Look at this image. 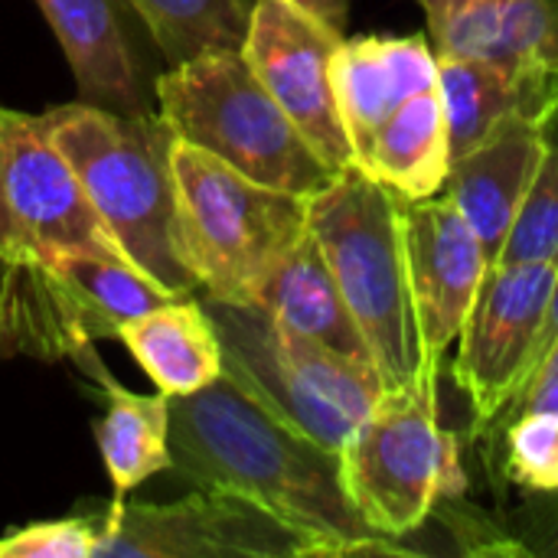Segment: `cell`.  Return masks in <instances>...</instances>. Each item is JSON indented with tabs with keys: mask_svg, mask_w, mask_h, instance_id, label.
I'll return each instance as SVG.
<instances>
[{
	"mask_svg": "<svg viewBox=\"0 0 558 558\" xmlns=\"http://www.w3.org/2000/svg\"><path fill=\"white\" fill-rule=\"evenodd\" d=\"M170 468L196 487L239 494L317 543L320 556H402L347 494L340 451L281 422L229 376L170 399Z\"/></svg>",
	"mask_w": 558,
	"mask_h": 558,
	"instance_id": "cell-1",
	"label": "cell"
},
{
	"mask_svg": "<svg viewBox=\"0 0 558 558\" xmlns=\"http://www.w3.org/2000/svg\"><path fill=\"white\" fill-rule=\"evenodd\" d=\"M52 144L75 170L118 252L160 288L190 298L193 275L177 255V134L160 111L118 114L85 101L43 111Z\"/></svg>",
	"mask_w": 558,
	"mask_h": 558,
	"instance_id": "cell-2",
	"label": "cell"
},
{
	"mask_svg": "<svg viewBox=\"0 0 558 558\" xmlns=\"http://www.w3.org/2000/svg\"><path fill=\"white\" fill-rule=\"evenodd\" d=\"M314 232L386 389L438 379L412 301L402 199L356 163L307 199Z\"/></svg>",
	"mask_w": 558,
	"mask_h": 558,
	"instance_id": "cell-3",
	"label": "cell"
},
{
	"mask_svg": "<svg viewBox=\"0 0 558 558\" xmlns=\"http://www.w3.org/2000/svg\"><path fill=\"white\" fill-rule=\"evenodd\" d=\"M177 255L209 301L255 304L271 268L307 232V199L262 186L177 137Z\"/></svg>",
	"mask_w": 558,
	"mask_h": 558,
	"instance_id": "cell-4",
	"label": "cell"
},
{
	"mask_svg": "<svg viewBox=\"0 0 558 558\" xmlns=\"http://www.w3.org/2000/svg\"><path fill=\"white\" fill-rule=\"evenodd\" d=\"M157 111L180 141L262 186L311 199L337 177L252 72L242 49L203 52L160 72Z\"/></svg>",
	"mask_w": 558,
	"mask_h": 558,
	"instance_id": "cell-5",
	"label": "cell"
},
{
	"mask_svg": "<svg viewBox=\"0 0 558 558\" xmlns=\"http://www.w3.org/2000/svg\"><path fill=\"white\" fill-rule=\"evenodd\" d=\"M222 347V376L291 428L340 451L386 392L373 366L288 330L258 304L203 301Z\"/></svg>",
	"mask_w": 558,
	"mask_h": 558,
	"instance_id": "cell-6",
	"label": "cell"
},
{
	"mask_svg": "<svg viewBox=\"0 0 558 558\" xmlns=\"http://www.w3.org/2000/svg\"><path fill=\"white\" fill-rule=\"evenodd\" d=\"M173 298L180 294L108 255L59 252L0 262V356L72 360Z\"/></svg>",
	"mask_w": 558,
	"mask_h": 558,
	"instance_id": "cell-7",
	"label": "cell"
},
{
	"mask_svg": "<svg viewBox=\"0 0 558 558\" xmlns=\"http://www.w3.org/2000/svg\"><path fill=\"white\" fill-rule=\"evenodd\" d=\"M347 494L360 517L402 543L418 533L441 497L464 490L461 451L438 422L435 379L386 389L340 448Z\"/></svg>",
	"mask_w": 558,
	"mask_h": 558,
	"instance_id": "cell-8",
	"label": "cell"
},
{
	"mask_svg": "<svg viewBox=\"0 0 558 558\" xmlns=\"http://www.w3.org/2000/svg\"><path fill=\"white\" fill-rule=\"evenodd\" d=\"M98 523L92 558H314L317 543L258 504L206 490L177 504H111L92 510Z\"/></svg>",
	"mask_w": 558,
	"mask_h": 558,
	"instance_id": "cell-9",
	"label": "cell"
},
{
	"mask_svg": "<svg viewBox=\"0 0 558 558\" xmlns=\"http://www.w3.org/2000/svg\"><path fill=\"white\" fill-rule=\"evenodd\" d=\"M92 252L128 262L43 114L0 108V262ZM131 265V262H128Z\"/></svg>",
	"mask_w": 558,
	"mask_h": 558,
	"instance_id": "cell-10",
	"label": "cell"
},
{
	"mask_svg": "<svg viewBox=\"0 0 558 558\" xmlns=\"http://www.w3.org/2000/svg\"><path fill=\"white\" fill-rule=\"evenodd\" d=\"M556 262L494 265L458 337L454 383L477 422L497 418L526 383L556 288Z\"/></svg>",
	"mask_w": 558,
	"mask_h": 558,
	"instance_id": "cell-11",
	"label": "cell"
},
{
	"mask_svg": "<svg viewBox=\"0 0 558 558\" xmlns=\"http://www.w3.org/2000/svg\"><path fill=\"white\" fill-rule=\"evenodd\" d=\"M343 33L291 0H252L242 56L298 124L320 160L340 173L353 167V147L333 95V52Z\"/></svg>",
	"mask_w": 558,
	"mask_h": 558,
	"instance_id": "cell-12",
	"label": "cell"
},
{
	"mask_svg": "<svg viewBox=\"0 0 558 558\" xmlns=\"http://www.w3.org/2000/svg\"><path fill=\"white\" fill-rule=\"evenodd\" d=\"M402 235L422 343L438 366L461 337L490 258L448 193L402 199Z\"/></svg>",
	"mask_w": 558,
	"mask_h": 558,
	"instance_id": "cell-13",
	"label": "cell"
},
{
	"mask_svg": "<svg viewBox=\"0 0 558 558\" xmlns=\"http://www.w3.org/2000/svg\"><path fill=\"white\" fill-rule=\"evenodd\" d=\"M59 36L78 101L118 114L157 111L150 33L131 0H36ZM157 49V46H154Z\"/></svg>",
	"mask_w": 558,
	"mask_h": 558,
	"instance_id": "cell-14",
	"label": "cell"
},
{
	"mask_svg": "<svg viewBox=\"0 0 558 558\" xmlns=\"http://www.w3.org/2000/svg\"><path fill=\"white\" fill-rule=\"evenodd\" d=\"M543 118L546 111L513 114L484 144L451 160L445 193L481 239L490 268L500 258L504 239L543 160Z\"/></svg>",
	"mask_w": 558,
	"mask_h": 558,
	"instance_id": "cell-15",
	"label": "cell"
},
{
	"mask_svg": "<svg viewBox=\"0 0 558 558\" xmlns=\"http://www.w3.org/2000/svg\"><path fill=\"white\" fill-rule=\"evenodd\" d=\"M438 56H468L558 78V0H428Z\"/></svg>",
	"mask_w": 558,
	"mask_h": 558,
	"instance_id": "cell-16",
	"label": "cell"
},
{
	"mask_svg": "<svg viewBox=\"0 0 558 558\" xmlns=\"http://www.w3.org/2000/svg\"><path fill=\"white\" fill-rule=\"evenodd\" d=\"M330 75L356 163L376 128L396 108H402L418 92L438 88V52L425 36L340 39Z\"/></svg>",
	"mask_w": 558,
	"mask_h": 558,
	"instance_id": "cell-17",
	"label": "cell"
},
{
	"mask_svg": "<svg viewBox=\"0 0 558 558\" xmlns=\"http://www.w3.org/2000/svg\"><path fill=\"white\" fill-rule=\"evenodd\" d=\"M255 304L265 307L288 330L327 347L330 353L360 366H373L369 347L311 229L271 268Z\"/></svg>",
	"mask_w": 558,
	"mask_h": 558,
	"instance_id": "cell-18",
	"label": "cell"
},
{
	"mask_svg": "<svg viewBox=\"0 0 558 558\" xmlns=\"http://www.w3.org/2000/svg\"><path fill=\"white\" fill-rule=\"evenodd\" d=\"M438 92L454 160L484 144L513 114L549 111L558 98V78L523 75L507 65L468 56H438Z\"/></svg>",
	"mask_w": 558,
	"mask_h": 558,
	"instance_id": "cell-19",
	"label": "cell"
},
{
	"mask_svg": "<svg viewBox=\"0 0 558 558\" xmlns=\"http://www.w3.org/2000/svg\"><path fill=\"white\" fill-rule=\"evenodd\" d=\"M118 340L167 396H190L222 376V347L203 301L173 298L124 324Z\"/></svg>",
	"mask_w": 558,
	"mask_h": 558,
	"instance_id": "cell-20",
	"label": "cell"
},
{
	"mask_svg": "<svg viewBox=\"0 0 558 558\" xmlns=\"http://www.w3.org/2000/svg\"><path fill=\"white\" fill-rule=\"evenodd\" d=\"M105 392V418L95 422V441L118 497L131 494L154 474L170 468V399L163 392L141 396L124 389L92 347L72 356Z\"/></svg>",
	"mask_w": 558,
	"mask_h": 558,
	"instance_id": "cell-21",
	"label": "cell"
},
{
	"mask_svg": "<svg viewBox=\"0 0 558 558\" xmlns=\"http://www.w3.org/2000/svg\"><path fill=\"white\" fill-rule=\"evenodd\" d=\"M356 167L386 183L399 199H428L445 190L451 141L441 92L428 88L396 108L373 134Z\"/></svg>",
	"mask_w": 558,
	"mask_h": 558,
	"instance_id": "cell-22",
	"label": "cell"
},
{
	"mask_svg": "<svg viewBox=\"0 0 558 558\" xmlns=\"http://www.w3.org/2000/svg\"><path fill=\"white\" fill-rule=\"evenodd\" d=\"M170 65L216 49H242L252 0H131Z\"/></svg>",
	"mask_w": 558,
	"mask_h": 558,
	"instance_id": "cell-23",
	"label": "cell"
},
{
	"mask_svg": "<svg viewBox=\"0 0 558 558\" xmlns=\"http://www.w3.org/2000/svg\"><path fill=\"white\" fill-rule=\"evenodd\" d=\"M543 160L523 206L504 239L497 265L556 262L558 265V98L543 118Z\"/></svg>",
	"mask_w": 558,
	"mask_h": 558,
	"instance_id": "cell-24",
	"label": "cell"
},
{
	"mask_svg": "<svg viewBox=\"0 0 558 558\" xmlns=\"http://www.w3.org/2000/svg\"><path fill=\"white\" fill-rule=\"evenodd\" d=\"M507 471L520 487L558 490V412H520L507 432Z\"/></svg>",
	"mask_w": 558,
	"mask_h": 558,
	"instance_id": "cell-25",
	"label": "cell"
},
{
	"mask_svg": "<svg viewBox=\"0 0 558 558\" xmlns=\"http://www.w3.org/2000/svg\"><path fill=\"white\" fill-rule=\"evenodd\" d=\"M98 539L95 513L29 523L0 536V558H92Z\"/></svg>",
	"mask_w": 558,
	"mask_h": 558,
	"instance_id": "cell-26",
	"label": "cell"
},
{
	"mask_svg": "<svg viewBox=\"0 0 558 558\" xmlns=\"http://www.w3.org/2000/svg\"><path fill=\"white\" fill-rule=\"evenodd\" d=\"M510 409H517V412H533V409L558 412V337L549 343V350L536 360L533 373L520 386Z\"/></svg>",
	"mask_w": 558,
	"mask_h": 558,
	"instance_id": "cell-27",
	"label": "cell"
},
{
	"mask_svg": "<svg viewBox=\"0 0 558 558\" xmlns=\"http://www.w3.org/2000/svg\"><path fill=\"white\" fill-rule=\"evenodd\" d=\"M301 10L314 13L317 20H324L327 26H333L337 33L347 29V16H350V0H291Z\"/></svg>",
	"mask_w": 558,
	"mask_h": 558,
	"instance_id": "cell-28",
	"label": "cell"
},
{
	"mask_svg": "<svg viewBox=\"0 0 558 558\" xmlns=\"http://www.w3.org/2000/svg\"><path fill=\"white\" fill-rule=\"evenodd\" d=\"M418 3H422V7H428V0H418Z\"/></svg>",
	"mask_w": 558,
	"mask_h": 558,
	"instance_id": "cell-29",
	"label": "cell"
}]
</instances>
